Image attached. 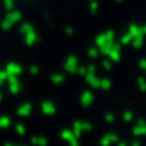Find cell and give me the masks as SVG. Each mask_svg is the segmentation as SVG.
I'll use <instances>...</instances> for the list:
<instances>
[{"label": "cell", "instance_id": "obj_1", "mask_svg": "<svg viewBox=\"0 0 146 146\" xmlns=\"http://www.w3.org/2000/svg\"><path fill=\"white\" fill-rule=\"evenodd\" d=\"M98 42H99V45L101 46V50L105 49V48H108L110 44H113V33L108 32V33L101 35V37L98 38Z\"/></svg>", "mask_w": 146, "mask_h": 146}, {"label": "cell", "instance_id": "obj_2", "mask_svg": "<svg viewBox=\"0 0 146 146\" xmlns=\"http://www.w3.org/2000/svg\"><path fill=\"white\" fill-rule=\"evenodd\" d=\"M141 68H144L145 71H146V60H142L141 62Z\"/></svg>", "mask_w": 146, "mask_h": 146}, {"label": "cell", "instance_id": "obj_3", "mask_svg": "<svg viewBox=\"0 0 146 146\" xmlns=\"http://www.w3.org/2000/svg\"><path fill=\"white\" fill-rule=\"evenodd\" d=\"M131 117H132V115H131V113H126V119H127V121H128V119L131 118Z\"/></svg>", "mask_w": 146, "mask_h": 146}]
</instances>
